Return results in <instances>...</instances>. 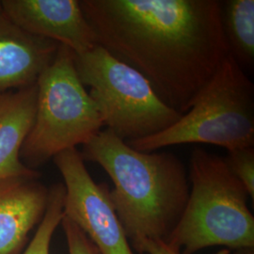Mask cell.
Instances as JSON below:
<instances>
[{"label": "cell", "mask_w": 254, "mask_h": 254, "mask_svg": "<svg viewBox=\"0 0 254 254\" xmlns=\"http://www.w3.org/2000/svg\"><path fill=\"white\" fill-rule=\"evenodd\" d=\"M97 44L188 112L230 53L219 0H81Z\"/></svg>", "instance_id": "obj_1"}, {"label": "cell", "mask_w": 254, "mask_h": 254, "mask_svg": "<svg viewBox=\"0 0 254 254\" xmlns=\"http://www.w3.org/2000/svg\"><path fill=\"white\" fill-rule=\"evenodd\" d=\"M83 147L84 161L98 164L114 185L110 199L131 247L141 240L166 243L190 191L180 158L168 152L137 151L108 129Z\"/></svg>", "instance_id": "obj_2"}, {"label": "cell", "mask_w": 254, "mask_h": 254, "mask_svg": "<svg viewBox=\"0 0 254 254\" xmlns=\"http://www.w3.org/2000/svg\"><path fill=\"white\" fill-rule=\"evenodd\" d=\"M186 208L166 244L180 254L210 247L254 248V218L245 187L231 172L224 157L202 148L192 151Z\"/></svg>", "instance_id": "obj_3"}, {"label": "cell", "mask_w": 254, "mask_h": 254, "mask_svg": "<svg viewBox=\"0 0 254 254\" xmlns=\"http://www.w3.org/2000/svg\"><path fill=\"white\" fill-rule=\"evenodd\" d=\"M189 143L219 146L227 152L254 147V83L231 54L172 127L127 141L140 152Z\"/></svg>", "instance_id": "obj_4"}, {"label": "cell", "mask_w": 254, "mask_h": 254, "mask_svg": "<svg viewBox=\"0 0 254 254\" xmlns=\"http://www.w3.org/2000/svg\"><path fill=\"white\" fill-rule=\"evenodd\" d=\"M36 84L34 123L21 151L32 166L85 145L104 127L97 106L77 74L70 48L60 45Z\"/></svg>", "instance_id": "obj_5"}, {"label": "cell", "mask_w": 254, "mask_h": 254, "mask_svg": "<svg viewBox=\"0 0 254 254\" xmlns=\"http://www.w3.org/2000/svg\"><path fill=\"white\" fill-rule=\"evenodd\" d=\"M74 64L104 126L123 140L154 136L181 117L157 96L142 74L99 45L74 54Z\"/></svg>", "instance_id": "obj_6"}, {"label": "cell", "mask_w": 254, "mask_h": 254, "mask_svg": "<svg viewBox=\"0 0 254 254\" xmlns=\"http://www.w3.org/2000/svg\"><path fill=\"white\" fill-rule=\"evenodd\" d=\"M53 159L64 180V217L81 229L101 254H135L112 204L109 186L94 182L81 153L69 149Z\"/></svg>", "instance_id": "obj_7"}, {"label": "cell", "mask_w": 254, "mask_h": 254, "mask_svg": "<svg viewBox=\"0 0 254 254\" xmlns=\"http://www.w3.org/2000/svg\"><path fill=\"white\" fill-rule=\"evenodd\" d=\"M9 21L34 36L41 37L82 54L97 46L78 0H3Z\"/></svg>", "instance_id": "obj_8"}, {"label": "cell", "mask_w": 254, "mask_h": 254, "mask_svg": "<svg viewBox=\"0 0 254 254\" xmlns=\"http://www.w3.org/2000/svg\"><path fill=\"white\" fill-rule=\"evenodd\" d=\"M60 45L34 36L0 16V95L36 84Z\"/></svg>", "instance_id": "obj_9"}, {"label": "cell", "mask_w": 254, "mask_h": 254, "mask_svg": "<svg viewBox=\"0 0 254 254\" xmlns=\"http://www.w3.org/2000/svg\"><path fill=\"white\" fill-rule=\"evenodd\" d=\"M48 189L32 178L0 183V254H22L45 215Z\"/></svg>", "instance_id": "obj_10"}, {"label": "cell", "mask_w": 254, "mask_h": 254, "mask_svg": "<svg viewBox=\"0 0 254 254\" xmlns=\"http://www.w3.org/2000/svg\"><path fill=\"white\" fill-rule=\"evenodd\" d=\"M36 103L37 84L0 95V183L40 176L20 160L34 123Z\"/></svg>", "instance_id": "obj_11"}, {"label": "cell", "mask_w": 254, "mask_h": 254, "mask_svg": "<svg viewBox=\"0 0 254 254\" xmlns=\"http://www.w3.org/2000/svg\"><path fill=\"white\" fill-rule=\"evenodd\" d=\"M223 32L230 53L243 70L254 66V0L221 1Z\"/></svg>", "instance_id": "obj_12"}, {"label": "cell", "mask_w": 254, "mask_h": 254, "mask_svg": "<svg viewBox=\"0 0 254 254\" xmlns=\"http://www.w3.org/2000/svg\"><path fill=\"white\" fill-rule=\"evenodd\" d=\"M65 187L58 183L48 189V200L45 215L30 244L22 254H50V244L56 229L64 217Z\"/></svg>", "instance_id": "obj_13"}, {"label": "cell", "mask_w": 254, "mask_h": 254, "mask_svg": "<svg viewBox=\"0 0 254 254\" xmlns=\"http://www.w3.org/2000/svg\"><path fill=\"white\" fill-rule=\"evenodd\" d=\"M231 172L245 187L250 198L254 200V147L240 148L227 152L224 157Z\"/></svg>", "instance_id": "obj_14"}, {"label": "cell", "mask_w": 254, "mask_h": 254, "mask_svg": "<svg viewBox=\"0 0 254 254\" xmlns=\"http://www.w3.org/2000/svg\"><path fill=\"white\" fill-rule=\"evenodd\" d=\"M61 225L65 234L69 254H101L89 237L71 219L64 217Z\"/></svg>", "instance_id": "obj_15"}, {"label": "cell", "mask_w": 254, "mask_h": 254, "mask_svg": "<svg viewBox=\"0 0 254 254\" xmlns=\"http://www.w3.org/2000/svg\"><path fill=\"white\" fill-rule=\"evenodd\" d=\"M138 254H180L162 241L141 240L132 246Z\"/></svg>", "instance_id": "obj_16"}, {"label": "cell", "mask_w": 254, "mask_h": 254, "mask_svg": "<svg viewBox=\"0 0 254 254\" xmlns=\"http://www.w3.org/2000/svg\"><path fill=\"white\" fill-rule=\"evenodd\" d=\"M233 254H254V248H252V249L235 250V253Z\"/></svg>", "instance_id": "obj_17"}, {"label": "cell", "mask_w": 254, "mask_h": 254, "mask_svg": "<svg viewBox=\"0 0 254 254\" xmlns=\"http://www.w3.org/2000/svg\"><path fill=\"white\" fill-rule=\"evenodd\" d=\"M4 15V9H3V6H2V2L0 1V16Z\"/></svg>", "instance_id": "obj_18"}]
</instances>
